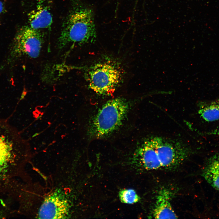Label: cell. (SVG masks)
Instances as JSON below:
<instances>
[{
	"label": "cell",
	"mask_w": 219,
	"mask_h": 219,
	"mask_svg": "<svg viewBox=\"0 0 219 219\" xmlns=\"http://www.w3.org/2000/svg\"><path fill=\"white\" fill-rule=\"evenodd\" d=\"M171 192L167 189L159 190L153 209V217L156 219H176L177 216L171 203Z\"/></svg>",
	"instance_id": "obj_9"
},
{
	"label": "cell",
	"mask_w": 219,
	"mask_h": 219,
	"mask_svg": "<svg viewBox=\"0 0 219 219\" xmlns=\"http://www.w3.org/2000/svg\"><path fill=\"white\" fill-rule=\"evenodd\" d=\"M43 37L39 30L24 26L17 32L9 50L5 63L12 64L19 57L26 56L35 58L39 57L43 43Z\"/></svg>",
	"instance_id": "obj_4"
},
{
	"label": "cell",
	"mask_w": 219,
	"mask_h": 219,
	"mask_svg": "<svg viewBox=\"0 0 219 219\" xmlns=\"http://www.w3.org/2000/svg\"><path fill=\"white\" fill-rule=\"evenodd\" d=\"M96 36L92 11L85 6L77 7L71 12L64 23L57 47L61 50L70 44L92 42Z\"/></svg>",
	"instance_id": "obj_2"
},
{
	"label": "cell",
	"mask_w": 219,
	"mask_h": 219,
	"mask_svg": "<svg viewBox=\"0 0 219 219\" xmlns=\"http://www.w3.org/2000/svg\"><path fill=\"white\" fill-rule=\"evenodd\" d=\"M3 4L2 2L0 1V14L2 12L3 10Z\"/></svg>",
	"instance_id": "obj_15"
},
{
	"label": "cell",
	"mask_w": 219,
	"mask_h": 219,
	"mask_svg": "<svg viewBox=\"0 0 219 219\" xmlns=\"http://www.w3.org/2000/svg\"><path fill=\"white\" fill-rule=\"evenodd\" d=\"M130 107L129 103L122 98L107 102L92 119L89 129V136L100 138L112 134L122 125Z\"/></svg>",
	"instance_id": "obj_3"
},
{
	"label": "cell",
	"mask_w": 219,
	"mask_h": 219,
	"mask_svg": "<svg viewBox=\"0 0 219 219\" xmlns=\"http://www.w3.org/2000/svg\"><path fill=\"white\" fill-rule=\"evenodd\" d=\"M70 206L63 194L58 192L51 193L44 199L38 213L39 218L65 219L69 216Z\"/></svg>",
	"instance_id": "obj_7"
},
{
	"label": "cell",
	"mask_w": 219,
	"mask_h": 219,
	"mask_svg": "<svg viewBox=\"0 0 219 219\" xmlns=\"http://www.w3.org/2000/svg\"><path fill=\"white\" fill-rule=\"evenodd\" d=\"M198 113L205 121L212 122L219 120V102L201 103Z\"/></svg>",
	"instance_id": "obj_12"
},
{
	"label": "cell",
	"mask_w": 219,
	"mask_h": 219,
	"mask_svg": "<svg viewBox=\"0 0 219 219\" xmlns=\"http://www.w3.org/2000/svg\"><path fill=\"white\" fill-rule=\"evenodd\" d=\"M29 154L27 142L7 121L0 119V195L9 194L17 188V179Z\"/></svg>",
	"instance_id": "obj_1"
},
{
	"label": "cell",
	"mask_w": 219,
	"mask_h": 219,
	"mask_svg": "<svg viewBox=\"0 0 219 219\" xmlns=\"http://www.w3.org/2000/svg\"><path fill=\"white\" fill-rule=\"evenodd\" d=\"M214 134H217L219 135V128L214 132Z\"/></svg>",
	"instance_id": "obj_16"
},
{
	"label": "cell",
	"mask_w": 219,
	"mask_h": 219,
	"mask_svg": "<svg viewBox=\"0 0 219 219\" xmlns=\"http://www.w3.org/2000/svg\"><path fill=\"white\" fill-rule=\"evenodd\" d=\"M30 26L35 29L48 28L52 24V17L49 7L40 4L28 14Z\"/></svg>",
	"instance_id": "obj_10"
},
{
	"label": "cell",
	"mask_w": 219,
	"mask_h": 219,
	"mask_svg": "<svg viewBox=\"0 0 219 219\" xmlns=\"http://www.w3.org/2000/svg\"><path fill=\"white\" fill-rule=\"evenodd\" d=\"M136 156L141 166L148 170L162 168L156 151L153 136L145 139L137 150Z\"/></svg>",
	"instance_id": "obj_8"
},
{
	"label": "cell",
	"mask_w": 219,
	"mask_h": 219,
	"mask_svg": "<svg viewBox=\"0 0 219 219\" xmlns=\"http://www.w3.org/2000/svg\"><path fill=\"white\" fill-rule=\"evenodd\" d=\"M202 176L210 185L219 190V153L214 155L208 159L203 171Z\"/></svg>",
	"instance_id": "obj_11"
},
{
	"label": "cell",
	"mask_w": 219,
	"mask_h": 219,
	"mask_svg": "<svg viewBox=\"0 0 219 219\" xmlns=\"http://www.w3.org/2000/svg\"><path fill=\"white\" fill-rule=\"evenodd\" d=\"M120 199L121 202L127 204H133L138 202L140 197L135 191L132 189H124L119 193Z\"/></svg>",
	"instance_id": "obj_14"
},
{
	"label": "cell",
	"mask_w": 219,
	"mask_h": 219,
	"mask_svg": "<svg viewBox=\"0 0 219 219\" xmlns=\"http://www.w3.org/2000/svg\"><path fill=\"white\" fill-rule=\"evenodd\" d=\"M153 137L162 168L169 169L177 166L191 153L189 147L180 141L158 136Z\"/></svg>",
	"instance_id": "obj_6"
},
{
	"label": "cell",
	"mask_w": 219,
	"mask_h": 219,
	"mask_svg": "<svg viewBox=\"0 0 219 219\" xmlns=\"http://www.w3.org/2000/svg\"><path fill=\"white\" fill-rule=\"evenodd\" d=\"M12 200L10 197L0 196V219L12 216L13 212L11 207Z\"/></svg>",
	"instance_id": "obj_13"
},
{
	"label": "cell",
	"mask_w": 219,
	"mask_h": 219,
	"mask_svg": "<svg viewBox=\"0 0 219 219\" xmlns=\"http://www.w3.org/2000/svg\"><path fill=\"white\" fill-rule=\"evenodd\" d=\"M87 75L90 89L98 94L105 96L114 92L121 78L119 68L108 62L95 64L90 68Z\"/></svg>",
	"instance_id": "obj_5"
}]
</instances>
